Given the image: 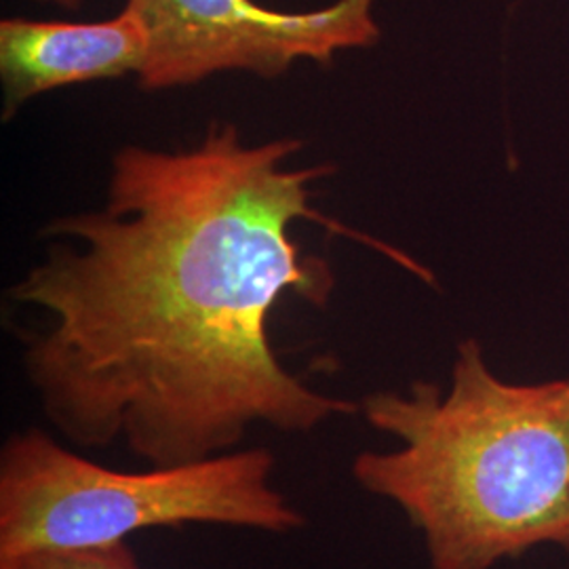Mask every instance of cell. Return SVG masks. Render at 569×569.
<instances>
[{
	"label": "cell",
	"instance_id": "8992f818",
	"mask_svg": "<svg viewBox=\"0 0 569 569\" xmlns=\"http://www.w3.org/2000/svg\"><path fill=\"white\" fill-rule=\"evenodd\" d=\"M0 569H142V566L127 540H121L93 547L30 550L0 559Z\"/></svg>",
	"mask_w": 569,
	"mask_h": 569
},
{
	"label": "cell",
	"instance_id": "6da1fadb",
	"mask_svg": "<svg viewBox=\"0 0 569 569\" xmlns=\"http://www.w3.org/2000/svg\"><path fill=\"white\" fill-rule=\"evenodd\" d=\"M296 138L244 142L211 122L183 150L138 143L110 161L102 207L66 216L9 289L47 315L23 336V371L74 448L124 446L152 467L241 448L251 428L308 435L359 403L281 363L268 319L283 296L326 308L336 277L293 237L329 164H293ZM357 237V234H355Z\"/></svg>",
	"mask_w": 569,
	"mask_h": 569
},
{
	"label": "cell",
	"instance_id": "52a82bcc",
	"mask_svg": "<svg viewBox=\"0 0 569 569\" xmlns=\"http://www.w3.org/2000/svg\"><path fill=\"white\" fill-rule=\"evenodd\" d=\"M49 2H58V4H63V7H79L81 4V0H49Z\"/></svg>",
	"mask_w": 569,
	"mask_h": 569
},
{
	"label": "cell",
	"instance_id": "3957f363",
	"mask_svg": "<svg viewBox=\"0 0 569 569\" xmlns=\"http://www.w3.org/2000/svg\"><path fill=\"white\" fill-rule=\"evenodd\" d=\"M274 465L270 449L239 448L186 465L119 470L41 428L18 430L0 448V559L121 542L143 529L293 533L306 515L274 488Z\"/></svg>",
	"mask_w": 569,
	"mask_h": 569
},
{
	"label": "cell",
	"instance_id": "277c9868",
	"mask_svg": "<svg viewBox=\"0 0 569 569\" xmlns=\"http://www.w3.org/2000/svg\"><path fill=\"white\" fill-rule=\"evenodd\" d=\"M376 0H338L315 11H277L253 0H127L148 47L138 74L146 91L188 87L220 72L279 79L293 63H331L380 39Z\"/></svg>",
	"mask_w": 569,
	"mask_h": 569
},
{
	"label": "cell",
	"instance_id": "7a4b0ae2",
	"mask_svg": "<svg viewBox=\"0 0 569 569\" xmlns=\"http://www.w3.org/2000/svg\"><path fill=\"white\" fill-rule=\"evenodd\" d=\"M359 411L401 446L361 451L352 479L420 531L430 569L569 550V378L507 382L468 338L448 392L418 380L367 395Z\"/></svg>",
	"mask_w": 569,
	"mask_h": 569
},
{
	"label": "cell",
	"instance_id": "5b68a950",
	"mask_svg": "<svg viewBox=\"0 0 569 569\" xmlns=\"http://www.w3.org/2000/svg\"><path fill=\"white\" fill-rule=\"evenodd\" d=\"M148 37L129 9L112 20L0 21L2 119L21 106L68 84L140 74Z\"/></svg>",
	"mask_w": 569,
	"mask_h": 569
}]
</instances>
